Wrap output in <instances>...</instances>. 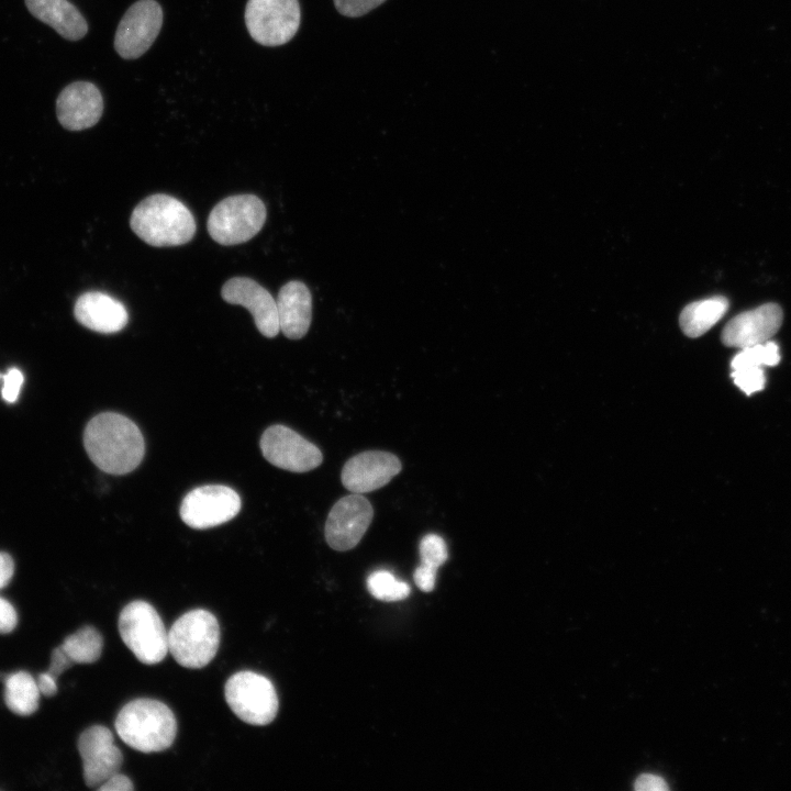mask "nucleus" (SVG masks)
I'll return each mask as SVG.
<instances>
[{
  "instance_id": "obj_12",
  "label": "nucleus",
  "mask_w": 791,
  "mask_h": 791,
  "mask_svg": "<svg viewBox=\"0 0 791 791\" xmlns=\"http://www.w3.org/2000/svg\"><path fill=\"white\" fill-rule=\"evenodd\" d=\"M374 517L370 502L360 493L341 498L325 522V539L335 550L354 548L363 538Z\"/></svg>"
},
{
  "instance_id": "obj_10",
  "label": "nucleus",
  "mask_w": 791,
  "mask_h": 791,
  "mask_svg": "<svg viewBox=\"0 0 791 791\" xmlns=\"http://www.w3.org/2000/svg\"><path fill=\"white\" fill-rule=\"evenodd\" d=\"M163 24V10L155 0H138L121 19L114 48L125 59H135L148 51Z\"/></svg>"
},
{
  "instance_id": "obj_25",
  "label": "nucleus",
  "mask_w": 791,
  "mask_h": 791,
  "mask_svg": "<svg viewBox=\"0 0 791 791\" xmlns=\"http://www.w3.org/2000/svg\"><path fill=\"white\" fill-rule=\"evenodd\" d=\"M369 592L378 600L394 602L405 599L410 594L408 583L398 580L387 570L372 572L367 580Z\"/></svg>"
},
{
  "instance_id": "obj_2",
  "label": "nucleus",
  "mask_w": 791,
  "mask_h": 791,
  "mask_svg": "<svg viewBox=\"0 0 791 791\" xmlns=\"http://www.w3.org/2000/svg\"><path fill=\"white\" fill-rule=\"evenodd\" d=\"M130 225L142 241L156 247L186 244L196 233L190 210L178 199L163 193L142 200L132 212Z\"/></svg>"
},
{
  "instance_id": "obj_32",
  "label": "nucleus",
  "mask_w": 791,
  "mask_h": 791,
  "mask_svg": "<svg viewBox=\"0 0 791 791\" xmlns=\"http://www.w3.org/2000/svg\"><path fill=\"white\" fill-rule=\"evenodd\" d=\"M436 573L437 569L421 564L414 571L415 584L424 592L432 591L435 586Z\"/></svg>"
},
{
  "instance_id": "obj_7",
  "label": "nucleus",
  "mask_w": 791,
  "mask_h": 791,
  "mask_svg": "<svg viewBox=\"0 0 791 791\" xmlns=\"http://www.w3.org/2000/svg\"><path fill=\"white\" fill-rule=\"evenodd\" d=\"M225 700L233 713L252 725L271 723L278 712V697L272 682L254 671H238L224 687Z\"/></svg>"
},
{
  "instance_id": "obj_11",
  "label": "nucleus",
  "mask_w": 791,
  "mask_h": 791,
  "mask_svg": "<svg viewBox=\"0 0 791 791\" xmlns=\"http://www.w3.org/2000/svg\"><path fill=\"white\" fill-rule=\"evenodd\" d=\"M263 456L274 466L292 472L310 471L323 461L317 446L285 425H272L261 435Z\"/></svg>"
},
{
  "instance_id": "obj_20",
  "label": "nucleus",
  "mask_w": 791,
  "mask_h": 791,
  "mask_svg": "<svg viewBox=\"0 0 791 791\" xmlns=\"http://www.w3.org/2000/svg\"><path fill=\"white\" fill-rule=\"evenodd\" d=\"M29 11L53 27L62 37L78 41L88 32V24L68 0H25Z\"/></svg>"
},
{
  "instance_id": "obj_36",
  "label": "nucleus",
  "mask_w": 791,
  "mask_h": 791,
  "mask_svg": "<svg viewBox=\"0 0 791 791\" xmlns=\"http://www.w3.org/2000/svg\"><path fill=\"white\" fill-rule=\"evenodd\" d=\"M38 690L44 697H53L57 692V679L48 671L41 672L36 678Z\"/></svg>"
},
{
  "instance_id": "obj_9",
  "label": "nucleus",
  "mask_w": 791,
  "mask_h": 791,
  "mask_svg": "<svg viewBox=\"0 0 791 791\" xmlns=\"http://www.w3.org/2000/svg\"><path fill=\"white\" fill-rule=\"evenodd\" d=\"M241 509L235 490L222 484L198 487L183 498L180 517L190 527L204 530L232 520Z\"/></svg>"
},
{
  "instance_id": "obj_17",
  "label": "nucleus",
  "mask_w": 791,
  "mask_h": 791,
  "mask_svg": "<svg viewBox=\"0 0 791 791\" xmlns=\"http://www.w3.org/2000/svg\"><path fill=\"white\" fill-rule=\"evenodd\" d=\"M103 112V99L92 82L75 81L66 86L56 100V115L66 130L81 131L98 123Z\"/></svg>"
},
{
  "instance_id": "obj_33",
  "label": "nucleus",
  "mask_w": 791,
  "mask_h": 791,
  "mask_svg": "<svg viewBox=\"0 0 791 791\" xmlns=\"http://www.w3.org/2000/svg\"><path fill=\"white\" fill-rule=\"evenodd\" d=\"M634 788L637 791H664L668 786L661 777L645 773L636 779Z\"/></svg>"
},
{
  "instance_id": "obj_14",
  "label": "nucleus",
  "mask_w": 791,
  "mask_h": 791,
  "mask_svg": "<svg viewBox=\"0 0 791 791\" xmlns=\"http://www.w3.org/2000/svg\"><path fill=\"white\" fill-rule=\"evenodd\" d=\"M402 469L388 452L367 450L349 458L342 469V483L352 493H366L386 486Z\"/></svg>"
},
{
  "instance_id": "obj_34",
  "label": "nucleus",
  "mask_w": 791,
  "mask_h": 791,
  "mask_svg": "<svg viewBox=\"0 0 791 791\" xmlns=\"http://www.w3.org/2000/svg\"><path fill=\"white\" fill-rule=\"evenodd\" d=\"M99 791H132V781L122 773H115L97 788Z\"/></svg>"
},
{
  "instance_id": "obj_4",
  "label": "nucleus",
  "mask_w": 791,
  "mask_h": 791,
  "mask_svg": "<svg viewBox=\"0 0 791 791\" xmlns=\"http://www.w3.org/2000/svg\"><path fill=\"white\" fill-rule=\"evenodd\" d=\"M220 626L216 617L203 609L182 614L168 631V649L182 667L199 669L216 655Z\"/></svg>"
},
{
  "instance_id": "obj_6",
  "label": "nucleus",
  "mask_w": 791,
  "mask_h": 791,
  "mask_svg": "<svg viewBox=\"0 0 791 791\" xmlns=\"http://www.w3.org/2000/svg\"><path fill=\"white\" fill-rule=\"evenodd\" d=\"M266 221V207L254 194H236L220 201L210 212L208 232L221 245L249 241Z\"/></svg>"
},
{
  "instance_id": "obj_15",
  "label": "nucleus",
  "mask_w": 791,
  "mask_h": 791,
  "mask_svg": "<svg viewBox=\"0 0 791 791\" xmlns=\"http://www.w3.org/2000/svg\"><path fill=\"white\" fill-rule=\"evenodd\" d=\"M221 296L227 303L245 307L264 336L275 337L279 333L277 302L255 280L247 277L231 278L223 285Z\"/></svg>"
},
{
  "instance_id": "obj_13",
  "label": "nucleus",
  "mask_w": 791,
  "mask_h": 791,
  "mask_svg": "<svg viewBox=\"0 0 791 791\" xmlns=\"http://www.w3.org/2000/svg\"><path fill=\"white\" fill-rule=\"evenodd\" d=\"M78 751L82 759L83 780L90 788H98L118 773L123 762L112 732L102 725L90 726L80 734Z\"/></svg>"
},
{
  "instance_id": "obj_5",
  "label": "nucleus",
  "mask_w": 791,
  "mask_h": 791,
  "mask_svg": "<svg viewBox=\"0 0 791 791\" xmlns=\"http://www.w3.org/2000/svg\"><path fill=\"white\" fill-rule=\"evenodd\" d=\"M123 643L143 664L160 662L169 651L168 632L149 603L136 600L126 604L118 621Z\"/></svg>"
},
{
  "instance_id": "obj_22",
  "label": "nucleus",
  "mask_w": 791,
  "mask_h": 791,
  "mask_svg": "<svg viewBox=\"0 0 791 791\" xmlns=\"http://www.w3.org/2000/svg\"><path fill=\"white\" fill-rule=\"evenodd\" d=\"M3 683L4 702L12 713L27 716L37 710L41 692L31 673L24 670L9 673Z\"/></svg>"
},
{
  "instance_id": "obj_30",
  "label": "nucleus",
  "mask_w": 791,
  "mask_h": 791,
  "mask_svg": "<svg viewBox=\"0 0 791 791\" xmlns=\"http://www.w3.org/2000/svg\"><path fill=\"white\" fill-rule=\"evenodd\" d=\"M18 624V614L14 606L0 597V634L11 633Z\"/></svg>"
},
{
  "instance_id": "obj_18",
  "label": "nucleus",
  "mask_w": 791,
  "mask_h": 791,
  "mask_svg": "<svg viewBox=\"0 0 791 791\" xmlns=\"http://www.w3.org/2000/svg\"><path fill=\"white\" fill-rule=\"evenodd\" d=\"M74 315L85 327L103 334L120 332L129 321L124 304L99 291L82 293L75 303Z\"/></svg>"
},
{
  "instance_id": "obj_23",
  "label": "nucleus",
  "mask_w": 791,
  "mask_h": 791,
  "mask_svg": "<svg viewBox=\"0 0 791 791\" xmlns=\"http://www.w3.org/2000/svg\"><path fill=\"white\" fill-rule=\"evenodd\" d=\"M60 646L74 664H91L101 656L103 638L93 626L87 625L68 635Z\"/></svg>"
},
{
  "instance_id": "obj_1",
  "label": "nucleus",
  "mask_w": 791,
  "mask_h": 791,
  "mask_svg": "<svg viewBox=\"0 0 791 791\" xmlns=\"http://www.w3.org/2000/svg\"><path fill=\"white\" fill-rule=\"evenodd\" d=\"M85 449L102 471L125 475L142 461L145 443L138 426L129 417L103 412L93 416L83 432Z\"/></svg>"
},
{
  "instance_id": "obj_28",
  "label": "nucleus",
  "mask_w": 791,
  "mask_h": 791,
  "mask_svg": "<svg viewBox=\"0 0 791 791\" xmlns=\"http://www.w3.org/2000/svg\"><path fill=\"white\" fill-rule=\"evenodd\" d=\"M386 0H334L337 11L350 18L364 15Z\"/></svg>"
},
{
  "instance_id": "obj_8",
  "label": "nucleus",
  "mask_w": 791,
  "mask_h": 791,
  "mask_svg": "<svg viewBox=\"0 0 791 791\" xmlns=\"http://www.w3.org/2000/svg\"><path fill=\"white\" fill-rule=\"evenodd\" d=\"M298 0H248L245 23L252 38L264 46L289 42L299 30Z\"/></svg>"
},
{
  "instance_id": "obj_19",
  "label": "nucleus",
  "mask_w": 791,
  "mask_h": 791,
  "mask_svg": "<svg viewBox=\"0 0 791 791\" xmlns=\"http://www.w3.org/2000/svg\"><path fill=\"white\" fill-rule=\"evenodd\" d=\"M276 302L283 335L290 339L303 337L312 317V297L308 287L301 281H289L281 287Z\"/></svg>"
},
{
  "instance_id": "obj_21",
  "label": "nucleus",
  "mask_w": 791,
  "mask_h": 791,
  "mask_svg": "<svg viewBox=\"0 0 791 791\" xmlns=\"http://www.w3.org/2000/svg\"><path fill=\"white\" fill-rule=\"evenodd\" d=\"M728 300L722 296L688 304L681 312L679 323L689 337H699L715 325L727 312Z\"/></svg>"
},
{
  "instance_id": "obj_35",
  "label": "nucleus",
  "mask_w": 791,
  "mask_h": 791,
  "mask_svg": "<svg viewBox=\"0 0 791 791\" xmlns=\"http://www.w3.org/2000/svg\"><path fill=\"white\" fill-rule=\"evenodd\" d=\"M13 573L14 561L12 557L4 552H0V590L10 583Z\"/></svg>"
},
{
  "instance_id": "obj_31",
  "label": "nucleus",
  "mask_w": 791,
  "mask_h": 791,
  "mask_svg": "<svg viewBox=\"0 0 791 791\" xmlns=\"http://www.w3.org/2000/svg\"><path fill=\"white\" fill-rule=\"evenodd\" d=\"M73 665L74 662L64 651L62 646H58L52 650L51 661L47 671L57 679L59 675H62Z\"/></svg>"
},
{
  "instance_id": "obj_26",
  "label": "nucleus",
  "mask_w": 791,
  "mask_h": 791,
  "mask_svg": "<svg viewBox=\"0 0 791 791\" xmlns=\"http://www.w3.org/2000/svg\"><path fill=\"white\" fill-rule=\"evenodd\" d=\"M421 564L438 569L448 558L445 541L436 534L425 535L420 543Z\"/></svg>"
},
{
  "instance_id": "obj_29",
  "label": "nucleus",
  "mask_w": 791,
  "mask_h": 791,
  "mask_svg": "<svg viewBox=\"0 0 791 791\" xmlns=\"http://www.w3.org/2000/svg\"><path fill=\"white\" fill-rule=\"evenodd\" d=\"M1 378L3 380L1 390L2 399L9 403L15 402L24 381L23 374L16 368H11L5 375H2Z\"/></svg>"
},
{
  "instance_id": "obj_27",
  "label": "nucleus",
  "mask_w": 791,
  "mask_h": 791,
  "mask_svg": "<svg viewBox=\"0 0 791 791\" xmlns=\"http://www.w3.org/2000/svg\"><path fill=\"white\" fill-rule=\"evenodd\" d=\"M731 376L734 383L747 396L761 391L766 385V376L762 367L734 369Z\"/></svg>"
},
{
  "instance_id": "obj_24",
  "label": "nucleus",
  "mask_w": 791,
  "mask_h": 791,
  "mask_svg": "<svg viewBox=\"0 0 791 791\" xmlns=\"http://www.w3.org/2000/svg\"><path fill=\"white\" fill-rule=\"evenodd\" d=\"M780 361L779 346L767 341L761 344L740 348L731 361L732 369L744 367L777 366Z\"/></svg>"
},
{
  "instance_id": "obj_3",
  "label": "nucleus",
  "mask_w": 791,
  "mask_h": 791,
  "mask_svg": "<svg viewBox=\"0 0 791 791\" xmlns=\"http://www.w3.org/2000/svg\"><path fill=\"white\" fill-rule=\"evenodd\" d=\"M120 738L142 753L163 751L171 746L177 734L172 711L154 699H136L126 703L115 718Z\"/></svg>"
},
{
  "instance_id": "obj_16",
  "label": "nucleus",
  "mask_w": 791,
  "mask_h": 791,
  "mask_svg": "<svg viewBox=\"0 0 791 791\" xmlns=\"http://www.w3.org/2000/svg\"><path fill=\"white\" fill-rule=\"evenodd\" d=\"M782 309L766 303L734 316L723 328L721 338L728 347L744 348L769 341L780 328Z\"/></svg>"
}]
</instances>
